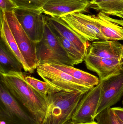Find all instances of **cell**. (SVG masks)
Instances as JSON below:
<instances>
[{
  "label": "cell",
  "instance_id": "obj_30",
  "mask_svg": "<svg viewBox=\"0 0 123 124\" xmlns=\"http://www.w3.org/2000/svg\"><path fill=\"white\" fill-rule=\"evenodd\" d=\"M122 48H123V46H122Z\"/></svg>",
  "mask_w": 123,
  "mask_h": 124
},
{
  "label": "cell",
  "instance_id": "obj_28",
  "mask_svg": "<svg viewBox=\"0 0 123 124\" xmlns=\"http://www.w3.org/2000/svg\"><path fill=\"white\" fill-rule=\"evenodd\" d=\"M117 119L118 120V121H119V122H120V124H123V122H122V121H121V120H120V119H118V118H117Z\"/></svg>",
  "mask_w": 123,
  "mask_h": 124
},
{
  "label": "cell",
  "instance_id": "obj_11",
  "mask_svg": "<svg viewBox=\"0 0 123 124\" xmlns=\"http://www.w3.org/2000/svg\"><path fill=\"white\" fill-rule=\"evenodd\" d=\"M123 95V71L103 81L101 98L95 116L117 103Z\"/></svg>",
  "mask_w": 123,
  "mask_h": 124
},
{
  "label": "cell",
  "instance_id": "obj_25",
  "mask_svg": "<svg viewBox=\"0 0 123 124\" xmlns=\"http://www.w3.org/2000/svg\"><path fill=\"white\" fill-rule=\"evenodd\" d=\"M116 117L123 122V108L115 107L112 108Z\"/></svg>",
  "mask_w": 123,
  "mask_h": 124
},
{
  "label": "cell",
  "instance_id": "obj_14",
  "mask_svg": "<svg viewBox=\"0 0 123 124\" xmlns=\"http://www.w3.org/2000/svg\"><path fill=\"white\" fill-rule=\"evenodd\" d=\"M123 45L115 41L97 40L91 44L87 54L101 58L122 60Z\"/></svg>",
  "mask_w": 123,
  "mask_h": 124
},
{
  "label": "cell",
  "instance_id": "obj_13",
  "mask_svg": "<svg viewBox=\"0 0 123 124\" xmlns=\"http://www.w3.org/2000/svg\"><path fill=\"white\" fill-rule=\"evenodd\" d=\"M45 20L49 27L58 32L63 37L71 42L85 57L88 54V41L76 32L61 18L45 16Z\"/></svg>",
  "mask_w": 123,
  "mask_h": 124
},
{
  "label": "cell",
  "instance_id": "obj_10",
  "mask_svg": "<svg viewBox=\"0 0 123 124\" xmlns=\"http://www.w3.org/2000/svg\"><path fill=\"white\" fill-rule=\"evenodd\" d=\"M90 6L89 0H49L42 11L48 16L61 18L73 13L86 12Z\"/></svg>",
  "mask_w": 123,
  "mask_h": 124
},
{
  "label": "cell",
  "instance_id": "obj_32",
  "mask_svg": "<svg viewBox=\"0 0 123 124\" xmlns=\"http://www.w3.org/2000/svg\"><path fill=\"white\" fill-rule=\"evenodd\" d=\"M122 103H123V101H122Z\"/></svg>",
  "mask_w": 123,
  "mask_h": 124
},
{
  "label": "cell",
  "instance_id": "obj_2",
  "mask_svg": "<svg viewBox=\"0 0 123 124\" xmlns=\"http://www.w3.org/2000/svg\"><path fill=\"white\" fill-rule=\"evenodd\" d=\"M84 94L51 89L47 95V108L41 124H68Z\"/></svg>",
  "mask_w": 123,
  "mask_h": 124
},
{
  "label": "cell",
  "instance_id": "obj_21",
  "mask_svg": "<svg viewBox=\"0 0 123 124\" xmlns=\"http://www.w3.org/2000/svg\"><path fill=\"white\" fill-rule=\"evenodd\" d=\"M25 81L34 90L45 97H47L52 88L45 82L42 81L30 76H26Z\"/></svg>",
  "mask_w": 123,
  "mask_h": 124
},
{
  "label": "cell",
  "instance_id": "obj_19",
  "mask_svg": "<svg viewBox=\"0 0 123 124\" xmlns=\"http://www.w3.org/2000/svg\"><path fill=\"white\" fill-rule=\"evenodd\" d=\"M50 65L67 73L75 78L83 82L89 86L94 87L99 83L100 79L98 77L89 73L74 68L73 66L62 64Z\"/></svg>",
  "mask_w": 123,
  "mask_h": 124
},
{
  "label": "cell",
  "instance_id": "obj_7",
  "mask_svg": "<svg viewBox=\"0 0 123 124\" xmlns=\"http://www.w3.org/2000/svg\"><path fill=\"white\" fill-rule=\"evenodd\" d=\"M19 23L30 39L36 44L43 38L45 15L42 11L17 8L14 11Z\"/></svg>",
  "mask_w": 123,
  "mask_h": 124
},
{
  "label": "cell",
  "instance_id": "obj_23",
  "mask_svg": "<svg viewBox=\"0 0 123 124\" xmlns=\"http://www.w3.org/2000/svg\"><path fill=\"white\" fill-rule=\"evenodd\" d=\"M18 8L42 11L45 4L49 0H12Z\"/></svg>",
  "mask_w": 123,
  "mask_h": 124
},
{
  "label": "cell",
  "instance_id": "obj_6",
  "mask_svg": "<svg viewBox=\"0 0 123 124\" xmlns=\"http://www.w3.org/2000/svg\"><path fill=\"white\" fill-rule=\"evenodd\" d=\"M4 13L14 39L29 69L30 73H33L38 65L36 43L30 39L24 30L17 19L14 11Z\"/></svg>",
  "mask_w": 123,
  "mask_h": 124
},
{
  "label": "cell",
  "instance_id": "obj_22",
  "mask_svg": "<svg viewBox=\"0 0 123 124\" xmlns=\"http://www.w3.org/2000/svg\"><path fill=\"white\" fill-rule=\"evenodd\" d=\"M99 124H120L112 108H106L95 117Z\"/></svg>",
  "mask_w": 123,
  "mask_h": 124
},
{
  "label": "cell",
  "instance_id": "obj_20",
  "mask_svg": "<svg viewBox=\"0 0 123 124\" xmlns=\"http://www.w3.org/2000/svg\"><path fill=\"white\" fill-rule=\"evenodd\" d=\"M50 28L68 54L69 57L73 61L74 65H78L84 61L85 57L71 42L63 37L58 32L51 28Z\"/></svg>",
  "mask_w": 123,
  "mask_h": 124
},
{
  "label": "cell",
  "instance_id": "obj_15",
  "mask_svg": "<svg viewBox=\"0 0 123 124\" xmlns=\"http://www.w3.org/2000/svg\"><path fill=\"white\" fill-rule=\"evenodd\" d=\"M100 30L106 40H123V27L112 21L109 15L102 12L92 15Z\"/></svg>",
  "mask_w": 123,
  "mask_h": 124
},
{
  "label": "cell",
  "instance_id": "obj_31",
  "mask_svg": "<svg viewBox=\"0 0 123 124\" xmlns=\"http://www.w3.org/2000/svg\"><path fill=\"white\" fill-rule=\"evenodd\" d=\"M122 61H123V60H122Z\"/></svg>",
  "mask_w": 123,
  "mask_h": 124
},
{
  "label": "cell",
  "instance_id": "obj_1",
  "mask_svg": "<svg viewBox=\"0 0 123 124\" xmlns=\"http://www.w3.org/2000/svg\"><path fill=\"white\" fill-rule=\"evenodd\" d=\"M23 72L0 73V82L34 118L41 124L48 107L47 97L34 90L25 80Z\"/></svg>",
  "mask_w": 123,
  "mask_h": 124
},
{
  "label": "cell",
  "instance_id": "obj_18",
  "mask_svg": "<svg viewBox=\"0 0 123 124\" xmlns=\"http://www.w3.org/2000/svg\"><path fill=\"white\" fill-rule=\"evenodd\" d=\"M90 8L109 16L118 17L123 14V0H92Z\"/></svg>",
  "mask_w": 123,
  "mask_h": 124
},
{
  "label": "cell",
  "instance_id": "obj_29",
  "mask_svg": "<svg viewBox=\"0 0 123 124\" xmlns=\"http://www.w3.org/2000/svg\"><path fill=\"white\" fill-rule=\"evenodd\" d=\"M118 17H120V18H122L123 19V14L122 15H119V16H118Z\"/></svg>",
  "mask_w": 123,
  "mask_h": 124
},
{
  "label": "cell",
  "instance_id": "obj_16",
  "mask_svg": "<svg viewBox=\"0 0 123 124\" xmlns=\"http://www.w3.org/2000/svg\"><path fill=\"white\" fill-rule=\"evenodd\" d=\"M0 39L13 53L16 57L22 63L24 70L30 73L29 67L25 60L14 39L11 31L6 20L4 12L0 11Z\"/></svg>",
  "mask_w": 123,
  "mask_h": 124
},
{
  "label": "cell",
  "instance_id": "obj_26",
  "mask_svg": "<svg viewBox=\"0 0 123 124\" xmlns=\"http://www.w3.org/2000/svg\"><path fill=\"white\" fill-rule=\"evenodd\" d=\"M111 19L112 21L114 22L115 23H117V24H118V25H120V26L123 27V20H120L117 19H113V18H112V17H111Z\"/></svg>",
  "mask_w": 123,
  "mask_h": 124
},
{
  "label": "cell",
  "instance_id": "obj_5",
  "mask_svg": "<svg viewBox=\"0 0 123 124\" xmlns=\"http://www.w3.org/2000/svg\"><path fill=\"white\" fill-rule=\"evenodd\" d=\"M0 122V124H38L1 82Z\"/></svg>",
  "mask_w": 123,
  "mask_h": 124
},
{
  "label": "cell",
  "instance_id": "obj_4",
  "mask_svg": "<svg viewBox=\"0 0 123 124\" xmlns=\"http://www.w3.org/2000/svg\"><path fill=\"white\" fill-rule=\"evenodd\" d=\"M36 53L38 64L45 63L74 65L45 20L44 35L42 40L36 44Z\"/></svg>",
  "mask_w": 123,
  "mask_h": 124
},
{
  "label": "cell",
  "instance_id": "obj_17",
  "mask_svg": "<svg viewBox=\"0 0 123 124\" xmlns=\"http://www.w3.org/2000/svg\"><path fill=\"white\" fill-rule=\"evenodd\" d=\"M22 63L3 41L0 40V73L22 72Z\"/></svg>",
  "mask_w": 123,
  "mask_h": 124
},
{
  "label": "cell",
  "instance_id": "obj_3",
  "mask_svg": "<svg viewBox=\"0 0 123 124\" xmlns=\"http://www.w3.org/2000/svg\"><path fill=\"white\" fill-rule=\"evenodd\" d=\"M36 69L38 74L55 91L80 92L85 94L94 87L87 86L50 64L39 63Z\"/></svg>",
  "mask_w": 123,
  "mask_h": 124
},
{
  "label": "cell",
  "instance_id": "obj_24",
  "mask_svg": "<svg viewBox=\"0 0 123 124\" xmlns=\"http://www.w3.org/2000/svg\"><path fill=\"white\" fill-rule=\"evenodd\" d=\"M0 11L6 12L14 11L18 8L12 0H0Z\"/></svg>",
  "mask_w": 123,
  "mask_h": 124
},
{
  "label": "cell",
  "instance_id": "obj_12",
  "mask_svg": "<svg viewBox=\"0 0 123 124\" xmlns=\"http://www.w3.org/2000/svg\"><path fill=\"white\" fill-rule=\"evenodd\" d=\"M122 60L101 58L87 54L84 61L87 68L97 73L100 81H104L123 71Z\"/></svg>",
  "mask_w": 123,
  "mask_h": 124
},
{
  "label": "cell",
  "instance_id": "obj_9",
  "mask_svg": "<svg viewBox=\"0 0 123 124\" xmlns=\"http://www.w3.org/2000/svg\"><path fill=\"white\" fill-rule=\"evenodd\" d=\"M103 81L85 93L80 101L71 121L89 123L95 121V114L101 98Z\"/></svg>",
  "mask_w": 123,
  "mask_h": 124
},
{
  "label": "cell",
  "instance_id": "obj_8",
  "mask_svg": "<svg viewBox=\"0 0 123 124\" xmlns=\"http://www.w3.org/2000/svg\"><path fill=\"white\" fill-rule=\"evenodd\" d=\"M61 19L87 41L106 40L100 32L98 24L92 15L77 12L64 16Z\"/></svg>",
  "mask_w": 123,
  "mask_h": 124
},
{
  "label": "cell",
  "instance_id": "obj_27",
  "mask_svg": "<svg viewBox=\"0 0 123 124\" xmlns=\"http://www.w3.org/2000/svg\"><path fill=\"white\" fill-rule=\"evenodd\" d=\"M67 124H99L97 122L94 121V122L89 123H73L71 121H70Z\"/></svg>",
  "mask_w": 123,
  "mask_h": 124
}]
</instances>
